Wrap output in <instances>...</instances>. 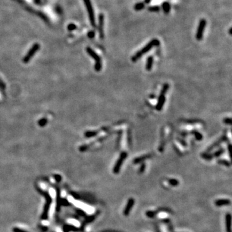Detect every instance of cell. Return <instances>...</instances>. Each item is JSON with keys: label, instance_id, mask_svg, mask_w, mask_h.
Masks as SVG:
<instances>
[{"label": "cell", "instance_id": "30", "mask_svg": "<svg viewBox=\"0 0 232 232\" xmlns=\"http://www.w3.org/2000/svg\"><path fill=\"white\" fill-rule=\"evenodd\" d=\"M87 36L90 39H93L95 36V32L94 30H90L87 34Z\"/></svg>", "mask_w": 232, "mask_h": 232}, {"label": "cell", "instance_id": "1", "mask_svg": "<svg viewBox=\"0 0 232 232\" xmlns=\"http://www.w3.org/2000/svg\"><path fill=\"white\" fill-rule=\"evenodd\" d=\"M160 45V41L159 40H157V39H153L152 40H151L145 47L143 48L141 50H139L137 52H136V54H134L132 57V61L133 62H135V61H137L139 59H140L143 56L144 54H146L149 50H150L153 47H157Z\"/></svg>", "mask_w": 232, "mask_h": 232}, {"label": "cell", "instance_id": "24", "mask_svg": "<svg viewBox=\"0 0 232 232\" xmlns=\"http://www.w3.org/2000/svg\"><path fill=\"white\" fill-rule=\"evenodd\" d=\"M168 183L172 186H177L179 184V182L176 179H168Z\"/></svg>", "mask_w": 232, "mask_h": 232}, {"label": "cell", "instance_id": "33", "mask_svg": "<svg viewBox=\"0 0 232 232\" xmlns=\"http://www.w3.org/2000/svg\"><path fill=\"white\" fill-rule=\"evenodd\" d=\"M151 1H152V0H144V3L145 4V5H148V4H150V3L151 2Z\"/></svg>", "mask_w": 232, "mask_h": 232}, {"label": "cell", "instance_id": "32", "mask_svg": "<svg viewBox=\"0 0 232 232\" xmlns=\"http://www.w3.org/2000/svg\"><path fill=\"white\" fill-rule=\"evenodd\" d=\"M0 88H3V89L5 88V84H3V83L1 80H0Z\"/></svg>", "mask_w": 232, "mask_h": 232}, {"label": "cell", "instance_id": "2", "mask_svg": "<svg viewBox=\"0 0 232 232\" xmlns=\"http://www.w3.org/2000/svg\"><path fill=\"white\" fill-rule=\"evenodd\" d=\"M48 192H49V195H50L52 199V204L50 205V207L49 210V218L50 221H52L54 219V215L56 210V191L55 189L53 188H49V190H48Z\"/></svg>", "mask_w": 232, "mask_h": 232}, {"label": "cell", "instance_id": "27", "mask_svg": "<svg viewBox=\"0 0 232 232\" xmlns=\"http://www.w3.org/2000/svg\"><path fill=\"white\" fill-rule=\"evenodd\" d=\"M67 29H68V30H69V31L75 30L77 29L76 25L74 24V23H70V24L68 25Z\"/></svg>", "mask_w": 232, "mask_h": 232}, {"label": "cell", "instance_id": "10", "mask_svg": "<svg viewBox=\"0 0 232 232\" xmlns=\"http://www.w3.org/2000/svg\"><path fill=\"white\" fill-rule=\"evenodd\" d=\"M134 204H135V200H134L133 198H130V199L128 200L127 203L126 204V206H125V209L123 210V215L125 216H128L130 214V212H131L133 206H134Z\"/></svg>", "mask_w": 232, "mask_h": 232}, {"label": "cell", "instance_id": "18", "mask_svg": "<svg viewBox=\"0 0 232 232\" xmlns=\"http://www.w3.org/2000/svg\"><path fill=\"white\" fill-rule=\"evenodd\" d=\"M98 134L97 131H87L84 134V136L87 138H91L96 136Z\"/></svg>", "mask_w": 232, "mask_h": 232}, {"label": "cell", "instance_id": "9", "mask_svg": "<svg viewBox=\"0 0 232 232\" xmlns=\"http://www.w3.org/2000/svg\"><path fill=\"white\" fill-rule=\"evenodd\" d=\"M98 20V29L99 34V37L100 39L103 40V39H104V36H105V34H104V21H105V16H104V14H99Z\"/></svg>", "mask_w": 232, "mask_h": 232}, {"label": "cell", "instance_id": "19", "mask_svg": "<svg viewBox=\"0 0 232 232\" xmlns=\"http://www.w3.org/2000/svg\"><path fill=\"white\" fill-rule=\"evenodd\" d=\"M147 10H148L149 12H159L161 10V8L160 6H150L147 8Z\"/></svg>", "mask_w": 232, "mask_h": 232}, {"label": "cell", "instance_id": "3", "mask_svg": "<svg viewBox=\"0 0 232 232\" xmlns=\"http://www.w3.org/2000/svg\"><path fill=\"white\" fill-rule=\"evenodd\" d=\"M169 89V84L168 83H166L163 85L162 89H161V94L159 95V97L158 98V101H157V103L156 105V110H158V111H161L162 110L163 107L164 106V104H165V101H166V98H165V95H166V92H167L168 90Z\"/></svg>", "mask_w": 232, "mask_h": 232}, {"label": "cell", "instance_id": "12", "mask_svg": "<svg viewBox=\"0 0 232 232\" xmlns=\"http://www.w3.org/2000/svg\"><path fill=\"white\" fill-rule=\"evenodd\" d=\"M227 139H227V138H226V137L225 136V135H224V136L221 137L220 138V139H219L218 141H217L215 142V143H213V144H212V145H211L210 146L209 148H208V149H207L206 152L208 153V152H211V151L213 150L215 148H216V147H217V146H218L219 145V144H221V143H223V142H225V141H227Z\"/></svg>", "mask_w": 232, "mask_h": 232}, {"label": "cell", "instance_id": "8", "mask_svg": "<svg viewBox=\"0 0 232 232\" xmlns=\"http://www.w3.org/2000/svg\"><path fill=\"white\" fill-rule=\"evenodd\" d=\"M40 48V45H39L38 43H35L34 45L32 47V48L28 50L27 55H25V56L24 57L23 60V63H28V61L32 59V57L34 56V55L38 51Z\"/></svg>", "mask_w": 232, "mask_h": 232}, {"label": "cell", "instance_id": "26", "mask_svg": "<svg viewBox=\"0 0 232 232\" xmlns=\"http://www.w3.org/2000/svg\"><path fill=\"white\" fill-rule=\"evenodd\" d=\"M146 215L149 218H153L156 215V212L154 211H147L146 212Z\"/></svg>", "mask_w": 232, "mask_h": 232}, {"label": "cell", "instance_id": "28", "mask_svg": "<svg viewBox=\"0 0 232 232\" xmlns=\"http://www.w3.org/2000/svg\"><path fill=\"white\" fill-rule=\"evenodd\" d=\"M145 168H146V164L144 163H143L139 169V174H143V173L144 172V170H145Z\"/></svg>", "mask_w": 232, "mask_h": 232}, {"label": "cell", "instance_id": "15", "mask_svg": "<svg viewBox=\"0 0 232 232\" xmlns=\"http://www.w3.org/2000/svg\"><path fill=\"white\" fill-rule=\"evenodd\" d=\"M162 9L165 14H169L170 12V10H171V5H170V3L168 2V1H165V2L163 3Z\"/></svg>", "mask_w": 232, "mask_h": 232}, {"label": "cell", "instance_id": "23", "mask_svg": "<svg viewBox=\"0 0 232 232\" xmlns=\"http://www.w3.org/2000/svg\"><path fill=\"white\" fill-rule=\"evenodd\" d=\"M191 133L195 136V137L196 138L197 140L200 141L202 140V139H203V136H202V135L199 132L196 131V130H193V131H191Z\"/></svg>", "mask_w": 232, "mask_h": 232}, {"label": "cell", "instance_id": "7", "mask_svg": "<svg viewBox=\"0 0 232 232\" xmlns=\"http://www.w3.org/2000/svg\"><path fill=\"white\" fill-rule=\"evenodd\" d=\"M127 156L128 154L126 152H123L121 153L119 157V159H117V161H116L115 166H114V167L113 168V172H114V174H117L119 173L120 170H121V166H122V163H123V162L125 161V160L126 159Z\"/></svg>", "mask_w": 232, "mask_h": 232}, {"label": "cell", "instance_id": "17", "mask_svg": "<svg viewBox=\"0 0 232 232\" xmlns=\"http://www.w3.org/2000/svg\"><path fill=\"white\" fill-rule=\"evenodd\" d=\"M144 8H145V4L143 2L137 3L134 6V10H136V11H140V10L144 9Z\"/></svg>", "mask_w": 232, "mask_h": 232}, {"label": "cell", "instance_id": "22", "mask_svg": "<svg viewBox=\"0 0 232 232\" xmlns=\"http://www.w3.org/2000/svg\"><path fill=\"white\" fill-rule=\"evenodd\" d=\"M224 153H225V148H220L219 150H218L216 151V152L212 155H213V157H220L221 155L223 154Z\"/></svg>", "mask_w": 232, "mask_h": 232}, {"label": "cell", "instance_id": "14", "mask_svg": "<svg viewBox=\"0 0 232 232\" xmlns=\"http://www.w3.org/2000/svg\"><path fill=\"white\" fill-rule=\"evenodd\" d=\"M152 154H147L140 156V157H137V158L134 159V161H133V163L135 164V165L139 164L141 163H143V161H145V160L147 159H149L150 158V157H152Z\"/></svg>", "mask_w": 232, "mask_h": 232}, {"label": "cell", "instance_id": "25", "mask_svg": "<svg viewBox=\"0 0 232 232\" xmlns=\"http://www.w3.org/2000/svg\"><path fill=\"white\" fill-rule=\"evenodd\" d=\"M47 121H48L47 119L45 118V117H44V118L41 119L38 121L39 126H41V127H43V126H45V125H47Z\"/></svg>", "mask_w": 232, "mask_h": 232}, {"label": "cell", "instance_id": "5", "mask_svg": "<svg viewBox=\"0 0 232 232\" xmlns=\"http://www.w3.org/2000/svg\"><path fill=\"white\" fill-rule=\"evenodd\" d=\"M84 3V5L87 9V11L88 14V17H89L91 25L92 27L95 28L96 27V19H95V14L94 12L93 6H92V3L90 0H83Z\"/></svg>", "mask_w": 232, "mask_h": 232}, {"label": "cell", "instance_id": "21", "mask_svg": "<svg viewBox=\"0 0 232 232\" xmlns=\"http://www.w3.org/2000/svg\"><path fill=\"white\" fill-rule=\"evenodd\" d=\"M201 157H203V159H204L205 160H207V161H210V160H212V159L213 158V155L210 154V153H207V152L202 153Z\"/></svg>", "mask_w": 232, "mask_h": 232}, {"label": "cell", "instance_id": "16", "mask_svg": "<svg viewBox=\"0 0 232 232\" xmlns=\"http://www.w3.org/2000/svg\"><path fill=\"white\" fill-rule=\"evenodd\" d=\"M153 63V58L152 56H150L148 57V59H147L146 65V69L147 70H148V71L152 70Z\"/></svg>", "mask_w": 232, "mask_h": 232}, {"label": "cell", "instance_id": "13", "mask_svg": "<svg viewBox=\"0 0 232 232\" xmlns=\"http://www.w3.org/2000/svg\"><path fill=\"white\" fill-rule=\"evenodd\" d=\"M215 206L218 207L223 206H228L230 205L231 204V200L230 199H218V200H216L215 201Z\"/></svg>", "mask_w": 232, "mask_h": 232}, {"label": "cell", "instance_id": "29", "mask_svg": "<svg viewBox=\"0 0 232 232\" xmlns=\"http://www.w3.org/2000/svg\"><path fill=\"white\" fill-rule=\"evenodd\" d=\"M224 122H225L226 125H231V117H225V119H224Z\"/></svg>", "mask_w": 232, "mask_h": 232}, {"label": "cell", "instance_id": "4", "mask_svg": "<svg viewBox=\"0 0 232 232\" xmlns=\"http://www.w3.org/2000/svg\"><path fill=\"white\" fill-rule=\"evenodd\" d=\"M86 50H87V52L96 61L94 66L95 70L97 72H99L102 68V63H101V59L100 56L90 47H87L86 49Z\"/></svg>", "mask_w": 232, "mask_h": 232}, {"label": "cell", "instance_id": "20", "mask_svg": "<svg viewBox=\"0 0 232 232\" xmlns=\"http://www.w3.org/2000/svg\"><path fill=\"white\" fill-rule=\"evenodd\" d=\"M217 163L219 165H224V166H227V167H230V166H231V163L226 159H219L218 160Z\"/></svg>", "mask_w": 232, "mask_h": 232}, {"label": "cell", "instance_id": "6", "mask_svg": "<svg viewBox=\"0 0 232 232\" xmlns=\"http://www.w3.org/2000/svg\"><path fill=\"white\" fill-rule=\"evenodd\" d=\"M207 22L206 20L205 19H200V21H199V25H198L197 30L196 34H195V38L198 40V41H200L203 39V34H204V29H205V27L206 26Z\"/></svg>", "mask_w": 232, "mask_h": 232}, {"label": "cell", "instance_id": "34", "mask_svg": "<svg viewBox=\"0 0 232 232\" xmlns=\"http://www.w3.org/2000/svg\"><path fill=\"white\" fill-rule=\"evenodd\" d=\"M231 30H232V28L231 27V28H230V30H229V33H230V35H231Z\"/></svg>", "mask_w": 232, "mask_h": 232}, {"label": "cell", "instance_id": "31", "mask_svg": "<svg viewBox=\"0 0 232 232\" xmlns=\"http://www.w3.org/2000/svg\"><path fill=\"white\" fill-rule=\"evenodd\" d=\"M228 153H229V155H230V154H231V144H228Z\"/></svg>", "mask_w": 232, "mask_h": 232}, {"label": "cell", "instance_id": "11", "mask_svg": "<svg viewBox=\"0 0 232 232\" xmlns=\"http://www.w3.org/2000/svg\"><path fill=\"white\" fill-rule=\"evenodd\" d=\"M225 228L226 232H231V215L228 213L225 216Z\"/></svg>", "mask_w": 232, "mask_h": 232}]
</instances>
